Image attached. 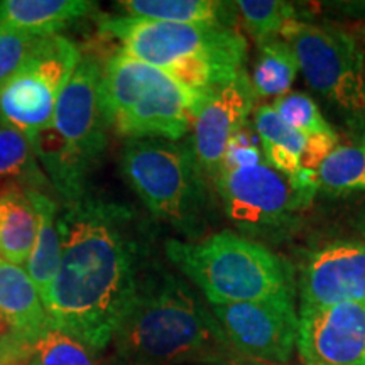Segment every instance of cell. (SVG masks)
I'll list each match as a JSON object with an SVG mask.
<instances>
[{"label": "cell", "instance_id": "6da1fadb", "mask_svg": "<svg viewBox=\"0 0 365 365\" xmlns=\"http://www.w3.org/2000/svg\"><path fill=\"white\" fill-rule=\"evenodd\" d=\"M61 262L43 304L51 325L93 352L113 344L143 274V242L134 213L86 193L58 215Z\"/></svg>", "mask_w": 365, "mask_h": 365}, {"label": "cell", "instance_id": "7a4b0ae2", "mask_svg": "<svg viewBox=\"0 0 365 365\" xmlns=\"http://www.w3.org/2000/svg\"><path fill=\"white\" fill-rule=\"evenodd\" d=\"M113 345L122 362L158 365L218 362L234 352L212 309L166 271L143 274Z\"/></svg>", "mask_w": 365, "mask_h": 365}, {"label": "cell", "instance_id": "3957f363", "mask_svg": "<svg viewBox=\"0 0 365 365\" xmlns=\"http://www.w3.org/2000/svg\"><path fill=\"white\" fill-rule=\"evenodd\" d=\"M98 34L120 51L170 73L200 93H212L245 71L247 39L234 26L178 24L130 16H103Z\"/></svg>", "mask_w": 365, "mask_h": 365}, {"label": "cell", "instance_id": "277c9868", "mask_svg": "<svg viewBox=\"0 0 365 365\" xmlns=\"http://www.w3.org/2000/svg\"><path fill=\"white\" fill-rule=\"evenodd\" d=\"M164 252L202 291L210 307L298 296L291 264L261 242L232 230L202 240L171 239L164 244Z\"/></svg>", "mask_w": 365, "mask_h": 365}, {"label": "cell", "instance_id": "5b68a950", "mask_svg": "<svg viewBox=\"0 0 365 365\" xmlns=\"http://www.w3.org/2000/svg\"><path fill=\"white\" fill-rule=\"evenodd\" d=\"M208 95L120 49L102 68L103 113L108 127L127 139H182Z\"/></svg>", "mask_w": 365, "mask_h": 365}, {"label": "cell", "instance_id": "8992f818", "mask_svg": "<svg viewBox=\"0 0 365 365\" xmlns=\"http://www.w3.org/2000/svg\"><path fill=\"white\" fill-rule=\"evenodd\" d=\"M120 171L154 217L193 240L205 234L212 212L210 181L188 144L166 139H127Z\"/></svg>", "mask_w": 365, "mask_h": 365}, {"label": "cell", "instance_id": "52a82bcc", "mask_svg": "<svg viewBox=\"0 0 365 365\" xmlns=\"http://www.w3.org/2000/svg\"><path fill=\"white\" fill-rule=\"evenodd\" d=\"M213 185L228 220L240 235L255 242L286 239L317 195L274 170L266 159L249 166L223 164Z\"/></svg>", "mask_w": 365, "mask_h": 365}, {"label": "cell", "instance_id": "ba28073f", "mask_svg": "<svg viewBox=\"0 0 365 365\" xmlns=\"http://www.w3.org/2000/svg\"><path fill=\"white\" fill-rule=\"evenodd\" d=\"M281 38L291 44L314 91L349 115H365V56L354 36L335 26L294 19Z\"/></svg>", "mask_w": 365, "mask_h": 365}, {"label": "cell", "instance_id": "9c48e42d", "mask_svg": "<svg viewBox=\"0 0 365 365\" xmlns=\"http://www.w3.org/2000/svg\"><path fill=\"white\" fill-rule=\"evenodd\" d=\"M81 59L61 34L39 39L19 70L0 83V120L27 137L51 125L56 102Z\"/></svg>", "mask_w": 365, "mask_h": 365}, {"label": "cell", "instance_id": "30bf717a", "mask_svg": "<svg viewBox=\"0 0 365 365\" xmlns=\"http://www.w3.org/2000/svg\"><path fill=\"white\" fill-rule=\"evenodd\" d=\"M234 352L271 364H284L298 344L296 298L210 307Z\"/></svg>", "mask_w": 365, "mask_h": 365}, {"label": "cell", "instance_id": "8fae6325", "mask_svg": "<svg viewBox=\"0 0 365 365\" xmlns=\"http://www.w3.org/2000/svg\"><path fill=\"white\" fill-rule=\"evenodd\" d=\"M102 68L93 54H81L59 95L51 122L71 156L90 173L107 149L110 129L102 107Z\"/></svg>", "mask_w": 365, "mask_h": 365}, {"label": "cell", "instance_id": "7c38bea8", "mask_svg": "<svg viewBox=\"0 0 365 365\" xmlns=\"http://www.w3.org/2000/svg\"><path fill=\"white\" fill-rule=\"evenodd\" d=\"M257 93L247 71L218 86L196 113L190 149L210 182H215L232 139L247 125Z\"/></svg>", "mask_w": 365, "mask_h": 365}, {"label": "cell", "instance_id": "4fadbf2b", "mask_svg": "<svg viewBox=\"0 0 365 365\" xmlns=\"http://www.w3.org/2000/svg\"><path fill=\"white\" fill-rule=\"evenodd\" d=\"M299 309L365 301V237L327 242L299 269Z\"/></svg>", "mask_w": 365, "mask_h": 365}, {"label": "cell", "instance_id": "5bb4252c", "mask_svg": "<svg viewBox=\"0 0 365 365\" xmlns=\"http://www.w3.org/2000/svg\"><path fill=\"white\" fill-rule=\"evenodd\" d=\"M303 365H365V301L299 309Z\"/></svg>", "mask_w": 365, "mask_h": 365}, {"label": "cell", "instance_id": "9a60e30c", "mask_svg": "<svg viewBox=\"0 0 365 365\" xmlns=\"http://www.w3.org/2000/svg\"><path fill=\"white\" fill-rule=\"evenodd\" d=\"M0 314L31 345L51 328L39 289L24 269L0 257Z\"/></svg>", "mask_w": 365, "mask_h": 365}, {"label": "cell", "instance_id": "2e32d148", "mask_svg": "<svg viewBox=\"0 0 365 365\" xmlns=\"http://www.w3.org/2000/svg\"><path fill=\"white\" fill-rule=\"evenodd\" d=\"M95 7L97 4L86 0H2L0 29L48 38L88 16Z\"/></svg>", "mask_w": 365, "mask_h": 365}, {"label": "cell", "instance_id": "e0dca14e", "mask_svg": "<svg viewBox=\"0 0 365 365\" xmlns=\"http://www.w3.org/2000/svg\"><path fill=\"white\" fill-rule=\"evenodd\" d=\"M254 130L269 166L296 181H301L304 173H309L303 171L309 137L287 125L272 105H261L254 112Z\"/></svg>", "mask_w": 365, "mask_h": 365}, {"label": "cell", "instance_id": "ac0fdd59", "mask_svg": "<svg viewBox=\"0 0 365 365\" xmlns=\"http://www.w3.org/2000/svg\"><path fill=\"white\" fill-rule=\"evenodd\" d=\"M130 17L178 22V24H223L237 27L235 2L218 0H122L117 2Z\"/></svg>", "mask_w": 365, "mask_h": 365}, {"label": "cell", "instance_id": "d6986e66", "mask_svg": "<svg viewBox=\"0 0 365 365\" xmlns=\"http://www.w3.org/2000/svg\"><path fill=\"white\" fill-rule=\"evenodd\" d=\"M38 215L26 190L6 185L0 190V257L4 261L26 264L33 250Z\"/></svg>", "mask_w": 365, "mask_h": 365}, {"label": "cell", "instance_id": "ffe728a7", "mask_svg": "<svg viewBox=\"0 0 365 365\" xmlns=\"http://www.w3.org/2000/svg\"><path fill=\"white\" fill-rule=\"evenodd\" d=\"M26 193L38 215V230L26 269L43 298L56 277L61 262V237L58 230L59 210L49 195L33 190H26Z\"/></svg>", "mask_w": 365, "mask_h": 365}, {"label": "cell", "instance_id": "44dd1931", "mask_svg": "<svg viewBox=\"0 0 365 365\" xmlns=\"http://www.w3.org/2000/svg\"><path fill=\"white\" fill-rule=\"evenodd\" d=\"M0 180L49 195L51 182L36 156L33 143L21 130L0 120Z\"/></svg>", "mask_w": 365, "mask_h": 365}, {"label": "cell", "instance_id": "7402d4cb", "mask_svg": "<svg viewBox=\"0 0 365 365\" xmlns=\"http://www.w3.org/2000/svg\"><path fill=\"white\" fill-rule=\"evenodd\" d=\"M298 71V59L291 44L281 36H276L259 43L257 63L250 80L257 97L277 98L289 93Z\"/></svg>", "mask_w": 365, "mask_h": 365}, {"label": "cell", "instance_id": "603a6c76", "mask_svg": "<svg viewBox=\"0 0 365 365\" xmlns=\"http://www.w3.org/2000/svg\"><path fill=\"white\" fill-rule=\"evenodd\" d=\"M317 185L333 196L365 193V143L336 144L319 163Z\"/></svg>", "mask_w": 365, "mask_h": 365}, {"label": "cell", "instance_id": "cb8c5ba5", "mask_svg": "<svg viewBox=\"0 0 365 365\" xmlns=\"http://www.w3.org/2000/svg\"><path fill=\"white\" fill-rule=\"evenodd\" d=\"M26 365H103L97 352L51 327L31 345Z\"/></svg>", "mask_w": 365, "mask_h": 365}, {"label": "cell", "instance_id": "d4e9b609", "mask_svg": "<svg viewBox=\"0 0 365 365\" xmlns=\"http://www.w3.org/2000/svg\"><path fill=\"white\" fill-rule=\"evenodd\" d=\"M235 6L245 29L257 41V44L281 36L284 27L296 19L293 4L281 0H240L235 2Z\"/></svg>", "mask_w": 365, "mask_h": 365}, {"label": "cell", "instance_id": "484cf974", "mask_svg": "<svg viewBox=\"0 0 365 365\" xmlns=\"http://www.w3.org/2000/svg\"><path fill=\"white\" fill-rule=\"evenodd\" d=\"M272 108L287 125L308 137L335 132L322 115L317 102L307 93L294 91V93L281 95L274 100Z\"/></svg>", "mask_w": 365, "mask_h": 365}, {"label": "cell", "instance_id": "4316f807", "mask_svg": "<svg viewBox=\"0 0 365 365\" xmlns=\"http://www.w3.org/2000/svg\"><path fill=\"white\" fill-rule=\"evenodd\" d=\"M39 39L43 38L21 31L0 29V83L19 70Z\"/></svg>", "mask_w": 365, "mask_h": 365}, {"label": "cell", "instance_id": "83f0119b", "mask_svg": "<svg viewBox=\"0 0 365 365\" xmlns=\"http://www.w3.org/2000/svg\"><path fill=\"white\" fill-rule=\"evenodd\" d=\"M31 344L0 314V365H26Z\"/></svg>", "mask_w": 365, "mask_h": 365}, {"label": "cell", "instance_id": "f1b7e54d", "mask_svg": "<svg viewBox=\"0 0 365 365\" xmlns=\"http://www.w3.org/2000/svg\"><path fill=\"white\" fill-rule=\"evenodd\" d=\"M120 365H158V364H148V362H122V360H120Z\"/></svg>", "mask_w": 365, "mask_h": 365}]
</instances>
